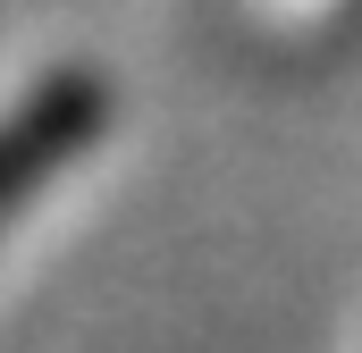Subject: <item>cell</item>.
I'll list each match as a JSON object with an SVG mask.
<instances>
[{
	"label": "cell",
	"mask_w": 362,
	"mask_h": 353,
	"mask_svg": "<svg viewBox=\"0 0 362 353\" xmlns=\"http://www.w3.org/2000/svg\"><path fill=\"white\" fill-rule=\"evenodd\" d=\"M101 126H110V85L85 76V68H59L0 109V236Z\"/></svg>",
	"instance_id": "obj_1"
}]
</instances>
